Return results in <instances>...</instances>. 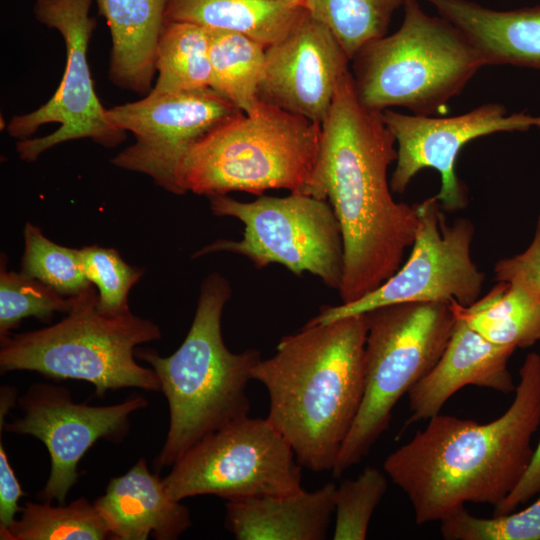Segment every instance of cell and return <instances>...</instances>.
Returning <instances> with one entry per match:
<instances>
[{
	"instance_id": "7",
	"label": "cell",
	"mask_w": 540,
	"mask_h": 540,
	"mask_svg": "<svg viewBox=\"0 0 540 540\" xmlns=\"http://www.w3.org/2000/svg\"><path fill=\"white\" fill-rule=\"evenodd\" d=\"M321 124L259 102L198 142L178 174L179 195L209 198L269 189L301 193L317 162Z\"/></svg>"
},
{
	"instance_id": "1",
	"label": "cell",
	"mask_w": 540,
	"mask_h": 540,
	"mask_svg": "<svg viewBox=\"0 0 540 540\" xmlns=\"http://www.w3.org/2000/svg\"><path fill=\"white\" fill-rule=\"evenodd\" d=\"M317 162L302 194L326 200L341 228L344 266L338 289L354 302L401 266L418 226L415 205L396 202L387 171L397 159L382 112L358 99L352 73L343 79L321 124Z\"/></svg>"
},
{
	"instance_id": "13",
	"label": "cell",
	"mask_w": 540,
	"mask_h": 540,
	"mask_svg": "<svg viewBox=\"0 0 540 540\" xmlns=\"http://www.w3.org/2000/svg\"><path fill=\"white\" fill-rule=\"evenodd\" d=\"M244 114L211 88L156 93L107 109L113 125L135 142L111 159L179 195L178 174L188 152L210 133Z\"/></svg>"
},
{
	"instance_id": "27",
	"label": "cell",
	"mask_w": 540,
	"mask_h": 540,
	"mask_svg": "<svg viewBox=\"0 0 540 540\" xmlns=\"http://www.w3.org/2000/svg\"><path fill=\"white\" fill-rule=\"evenodd\" d=\"M404 0H305L304 8L325 24L352 60L366 43L386 35Z\"/></svg>"
},
{
	"instance_id": "34",
	"label": "cell",
	"mask_w": 540,
	"mask_h": 540,
	"mask_svg": "<svg viewBox=\"0 0 540 540\" xmlns=\"http://www.w3.org/2000/svg\"><path fill=\"white\" fill-rule=\"evenodd\" d=\"M26 494L10 465L6 450L0 441V530L11 525L15 516L21 512L18 501Z\"/></svg>"
},
{
	"instance_id": "10",
	"label": "cell",
	"mask_w": 540,
	"mask_h": 540,
	"mask_svg": "<svg viewBox=\"0 0 540 540\" xmlns=\"http://www.w3.org/2000/svg\"><path fill=\"white\" fill-rule=\"evenodd\" d=\"M301 467L290 444L266 418L246 416L193 444L163 481L176 501L199 495L238 500L303 490Z\"/></svg>"
},
{
	"instance_id": "30",
	"label": "cell",
	"mask_w": 540,
	"mask_h": 540,
	"mask_svg": "<svg viewBox=\"0 0 540 540\" xmlns=\"http://www.w3.org/2000/svg\"><path fill=\"white\" fill-rule=\"evenodd\" d=\"M80 257L86 278L97 288L98 310L112 316L129 312L128 294L144 269L129 265L114 248L85 246Z\"/></svg>"
},
{
	"instance_id": "36",
	"label": "cell",
	"mask_w": 540,
	"mask_h": 540,
	"mask_svg": "<svg viewBox=\"0 0 540 540\" xmlns=\"http://www.w3.org/2000/svg\"><path fill=\"white\" fill-rule=\"evenodd\" d=\"M16 401V389L12 386L4 385L1 387L0 392V431H3V426L5 424L4 417L10 408L14 405Z\"/></svg>"
},
{
	"instance_id": "19",
	"label": "cell",
	"mask_w": 540,
	"mask_h": 540,
	"mask_svg": "<svg viewBox=\"0 0 540 540\" xmlns=\"http://www.w3.org/2000/svg\"><path fill=\"white\" fill-rule=\"evenodd\" d=\"M336 485L227 500L225 527L237 540H322L335 512Z\"/></svg>"
},
{
	"instance_id": "29",
	"label": "cell",
	"mask_w": 540,
	"mask_h": 540,
	"mask_svg": "<svg viewBox=\"0 0 540 540\" xmlns=\"http://www.w3.org/2000/svg\"><path fill=\"white\" fill-rule=\"evenodd\" d=\"M6 265V260L1 259L0 338L9 335L25 318L48 323L55 313L70 311L73 297L60 295L22 271H9Z\"/></svg>"
},
{
	"instance_id": "18",
	"label": "cell",
	"mask_w": 540,
	"mask_h": 540,
	"mask_svg": "<svg viewBox=\"0 0 540 540\" xmlns=\"http://www.w3.org/2000/svg\"><path fill=\"white\" fill-rule=\"evenodd\" d=\"M110 540H175L192 526L189 509L172 499L159 473L140 458L124 475L110 479L94 502Z\"/></svg>"
},
{
	"instance_id": "8",
	"label": "cell",
	"mask_w": 540,
	"mask_h": 540,
	"mask_svg": "<svg viewBox=\"0 0 540 540\" xmlns=\"http://www.w3.org/2000/svg\"><path fill=\"white\" fill-rule=\"evenodd\" d=\"M364 314V395L332 469L335 477L368 455L397 402L441 357L456 320L450 303L442 302L397 303Z\"/></svg>"
},
{
	"instance_id": "15",
	"label": "cell",
	"mask_w": 540,
	"mask_h": 540,
	"mask_svg": "<svg viewBox=\"0 0 540 540\" xmlns=\"http://www.w3.org/2000/svg\"><path fill=\"white\" fill-rule=\"evenodd\" d=\"M382 117L397 144L396 167L390 180L392 192L403 193L420 170L433 168L441 177L435 197L450 212L463 209L468 202L455 170L458 154L468 142L497 132L540 127V115H509L498 103L484 104L453 117L407 115L391 109L382 111Z\"/></svg>"
},
{
	"instance_id": "2",
	"label": "cell",
	"mask_w": 540,
	"mask_h": 540,
	"mask_svg": "<svg viewBox=\"0 0 540 540\" xmlns=\"http://www.w3.org/2000/svg\"><path fill=\"white\" fill-rule=\"evenodd\" d=\"M512 404L499 418L478 423L452 415L429 419L383 468L408 497L419 525L441 522L466 503L501 504L529 468L540 426V355L529 353Z\"/></svg>"
},
{
	"instance_id": "25",
	"label": "cell",
	"mask_w": 540,
	"mask_h": 540,
	"mask_svg": "<svg viewBox=\"0 0 540 540\" xmlns=\"http://www.w3.org/2000/svg\"><path fill=\"white\" fill-rule=\"evenodd\" d=\"M265 49L245 35L210 29V88L244 114L253 113L260 102L257 90L264 71Z\"/></svg>"
},
{
	"instance_id": "14",
	"label": "cell",
	"mask_w": 540,
	"mask_h": 540,
	"mask_svg": "<svg viewBox=\"0 0 540 540\" xmlns=\"http://www.w3.org/2000/svg\"><path fill=\"white\" fill-rule=\"evenodd\" d=\"M17 401L23 417L5 423L4 430L43 442L51 468L37 498L59 504H65L78 481V464L86 452L100 439H123L130 414L148 405L141 395L106 406L75 403L67 388L40 382L31 384Z\"/></svg>"
},
{
	"instance_id": "37",
	"label": "cell",
	"mask_w": 540,
	"mask_h": 540,
	"mask_svg": "<svg viewBox=\"0 0 540 540\" xmlns=\"http://www.w3.org/2000/svg\"><path fill=\"white\" fill-rule=\"evenodd\" d=\"M284 3L290 4V5H299L303 6V3L305 0H280Z\"/></svg>"
},
{
	"instance_id": "32",
	"label": "cell",
	"mask_w": 540,
	"mask_h": 540,
	"mask_svg": "<svg viewBox=\"0 0 540 540\" xmlns=\"http://www.w3.org/2000/svg\"><path fill=\"white\" fill-rule=\"evenodd\" d=\"M446 540H540V497L519 512L475 517L466 509L441 521Z\"/></svg>"
},
{
	"instance_id": "31",
	"label": "cell",
	"mask_w": 540,
	"mask_h": 540,
	"mask_svg": "<svg viewBox=\"0 0 540 540\" xmlns=\"http://www.w3.org/2000/svg\"><path fill=\"white\" fill-rule=\"evenodd\" d=\"M387 490V479L367 466L355 479H345L335 490L334 540H364L375 508Z\"/></svg>"
},
{
	"instance_id": "26",
	"label": "cell",
	"mask_w": 540,
	"mask_h": 540,
	"mask_svg": "<svg viewBox=\"0 0 540 540\" xmlns=\"http://www.w3.org/2000/svg\"><path fill=\"white\" fill-rule=\"evenodd\" d=\"M1 540H105L107 526L94 503L81 497L68 505L25 502L21 516L0 530Z\"/></svg>"
},
{
	"instance_id": "28",
	"label": "cell",
	"mask_w": 540,
	"mask_h": 540,
	"mask_svg": "<svg viewBox=\"0 0 540 540\" xmlns=\"http://www.w3.org/2000/svg\"><path fill=\"white\" fill-rule=\"evenodd\" d=\"M24 253L21 271L49 286L64 297H74L92 284L86 278L80 249L59 245L48 239L39 227H24Z\"/></svg>"
},
{
	"instance_id": "9",
	"label": "cell",
	"mask_w": 540,
	"mask_h": 540,
	"mask_svg": "<svg viewBox=\"0 0 540 540\" xmlns=\"http://www.w3.org/2000/svg\"><path fill=\"white\" fill-rule=\"evenodd\" d=\"M210 208L214 215L240 220L242 239H218L193 257L227 251L245 256L257 268L281 264L297 276L309 272L326 286L339 289L343 240L328 201L295 192L285 197L261 195L252 202L216 195L210 197Z\"/></svg>"
},
{
	"instance_id": "3",
	"label": "cell",
	"mask_w": 540,
	"mask_h": 540,
	"mask_svg": "<svg viewBox=\"0 0 540 540\" xmlns=\"http://www.w3.org/2000/svg\"><path fill=\"white\" fill-rule=\"evenodd\" d=\"M366 334L365 314L308 321L252 369L268 392L266 419L313 472L332 471L360 409Z\"/></svg>"
},
{
	"instance_id": "11",
	"label": "cell",
	"mask_w": 540,
	"mask_h": 540,
	"mask_svg": "<svg viewBox=\"0 0 540 540\" xmlns=\"http://www.w3.org/2000/svg\"><path fill=\"white\" fill-rule=\"evenodd\" d=\"M92 0H36V19L63 37L66 61L54 95L38 109L15 115L8 133L19 139L20 159L32 162L67 141L88 138L104 147L121 144L126 132L112 124L98 99L90 73L87 51L96 21L89 16Z\"/></svg>"
},
{
	"instance_id": "17",
	"label": "cell",
	"mask_w": 540,
	"mask_h": 540,
	"mask_svg": "<svg viewBox=\"0 0 540 540\" xmlns=\"http://www.w3.org/2000/svg\"><path fill=\"white\" fill-rule=\"evenodd\" d=\"M455 317L441 357L408 392L411 415L405 426L436 416L450 397L467 385L504 394L515 391L516 385L507 368L515 348L488 341L462 318Z\"/></svg>"
},
{
	"instance_id": "23",
	"label": "cell",
	"mask_w": 540,
	"mask_h": 540,
	"mask_svg": "<svg viewBox=\"0 0 540 540\" xmlns=\"http://www.w3.org/2000/svg\"><path fill=\"white\" fill-rule=\"evenodd\" d=\"M454 314L488 341L528 348L540 341V303L516 284L499 282L470 306L450 303Z\"/></svg>"
},
{
	"instance_id": "6",
	"label": "cell",
	"mask_w": 540,
	"mask_h": 540,
	"mask_svg": "<svg viewBox=\"0 0 540 540\" xmlns=\"http://www.w3.org/2000/svg\"><path fill=\"white\" fill-rule=\"evenodd\" d=\"M404 17L393 34L362 46L352 58L359 101L382 112L405 107L433 116L485 66L464 33L447 19L404 0Z\"/></svg>"
},
{
	"instance_id": "4",
	"label": "cell",
	"mask_w": 540,
	"mask_h": 540,
	"mask_svg": "<svg viewBox=\"0 0 540 540\" xmlns=\"http://www.w3.org/2000/svg\"><path fill=\"white\" fill-rule=\"evenodd\" d=\"M230 296L228 280L210 274L201 285L192 324L180 347L167 357L151 348L135 351L157 374L169 406L168 433L153 461L157 473L207 434L249 414L246 389L262 358L257 349L233 353L226 347L221 319Z\"/></svg>"
},
{
	"instance_id": "35",
	"label": "cell",
	"mask_w": 540,
	"mask_h": 540,
	"mask_svg": "<svg viewBox=\"0 0 540 540\" xmlns=\"http://www.w3.org/2000/svg\"><path fill=\"white\" fill-rule=\"evenodd\" d=\"M538 494H540V441L525 475L505 500L494 507V515L512 512Z\"/></svg>"
},
{
	"instance_id": "12",
	"label": "cell",
	"mask_w": 540,
	"mask_h": 540,
	"mask_svg": "<svg viewBox=\"0 0 540 540\" xmlns=\"http://www.w3.org/2000/svg\"><path fill=\"white\" fill-rule=\"evenodd\" d=\"M415 206L418 226L407 261L371 293L351 303L324 306L310 322H331L397 303L456 301L470 306L479 299L485 275L471 258L473 223L459 218L447 224L435 196Z\"/></svg>"
},
{
	"instance_id": "21",
	"label": "cell",
	"mask_w": 540,
	"mask_h": 540,
	"mask_svg": "<svg viewBox=\"0 0 540 540\" xmlns=\"http://www.w3.org/2000/svg\"><path fill=\"white\" fill-rule=\"evenodd\" d=\"M110 29L108 77L135 93H149L170 0H95Z\"/></svg>"
},
{
	"instance_id": "5",
	"label": "cell",
	"mask_w": 540,
	"mask_h": 540,
	"mask_svg": "<svg viewBox=\"0 0 540 540\" xmlns=\"http://www.w3.org/2000/svg\"><path fill=\"white\" fill-rule=\"evenodd\" d=\"M97 303L92 284L73 297L70 311L59 322L0 338L1 371L26 370L52 379L86 381L98 396L127 387L160 392L155 371L135 360L139 345L161 338L159 326L131 311L103 314Z\"/></svg>"
},
{
	"instance_id": "16",
	"label": "cell",
	"mask_w": 540,
	"mask_h": 540,
	"mask_svg": "<svg viewBox=\"0 0 540 540\" xmlns=\"http://www.w3.org/2000/svg\"><path fill=\"white\" fill-rule=\"evenodd\" d=\"M350 61L332 31L306 10L283 38L266 47L257 97L322 124Z\"/></svg>"
},
{
	"instance_id": "20",
	"label": "cell",
	"mask_w": 540,
	"mask_h": 540,
	"mask_svg": "<svg viewBox=\"0 0 540 540\" xmlns=\"http://www.w3.org/2000/svg\"><path fill=\"white\" fill-rule=\"evenodd\" d=\"M459 28L485 65L540 69V5L495 10L471 0H425Z\"/></svg>"
},
{
	"instance_id": "24",
	"label": "cell",
	"mask_w": 540,
	"mask_h": 540,
	"mask_svg": "<svg viewBox=\"0 0 540 540\" xmlns=\"http://www.w3.org/2000/svg\"><path fill=\"white\" fill-rule=\"evenodd\" d=\"M210 29L184 21L165 22L155 58L158 77L152 92L210 88Z\"/></svg>"
},
{
	"instance_id": "33",
	"label": "cell",
	"mask_w": 540,
	"mask_h": 540,
	"mask_svg": "<svg viewBox=\"0 0 540 540\" xmlns=\"http://www.w3.org/2000/svg\"><path fill=\"white\" fill-rule=\"evenodd\" d=\"M493 272L497 282L516 284L540 303V216L527 249L515 256L499 260Z\"/></svg>"
},
{
	"instance_id": "22",
	"label": "cell",
	"mask_w": 540,
	"mask_h": 540,
	"mask_svg": "<svg viewBox=\"0 0 540 540\" xmlns=\"http://www.w3.org/2000/svg\"><path fill=\"white\" fill-rule=\"evenodd\" d=\"M305 11L280 0H170L165 21L236 32L266 48L283 38Z\"/></svg>"
}]
</instances>
